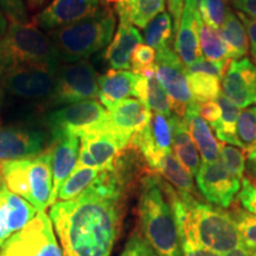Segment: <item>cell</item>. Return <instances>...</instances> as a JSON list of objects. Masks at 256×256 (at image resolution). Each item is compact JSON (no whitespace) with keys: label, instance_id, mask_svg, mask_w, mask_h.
Returning a JSON list of instances; mask_svg holds the SVG:
<instances>
[{"label":"cell","instance_id":"obj_1","mask_svg":"<svg viewBox=\"0 0 256 256\" xmlns=\"http://www.w3.org/2000/svg\"><path fill=\"white\" fill-rule=\"evenodd\" d=\"M132 160L124 152L81 196L51 206L49 216L63 256H110L122 226Z\"/></svg>","mask_w":256,"mask_h":256},{"label":"cell","instance_id":"obj_2","mask_svg":"<svg viewBox=\"0 0 256 256\" xmlns=\"http://www.w3.org/2000/svg\"><path fill=\"white\" fill-rule=\"evenodd\" d=\"M174 194L176 188L156 174L142 179L138 230L158 256H184L174 208Z\"/></svg>","mask_w":256,"mask_h":256},{"label":"cell","instance_id":"obj_3","mask_svg":"<svg viewBox=\"0 0 256 256\" xmlns=\"http://www.w3.org/2000/svg\"><path fill=\"white\" fill-rule=\"evenodd\" d=\"M174 208L182 226L204 248L226 255L241 243L232 212L176 190Z\"/></svg>","mask_w":256,"mask_h":256},{"label":"cell","instance_id":"obj_4","mask_svg":"<svg viewBox=\"0 0 256 256\" xmlns=\"http://www.w3.org/2000/svg\"><path fill=\"white\" fill-rule=\"evenodd\" d=\"M60 63L49 34L37 25L11 23L0 34V76L26 66L57 69Z\"/></svg>","mask_w":256,"mask_h":256},{"label":"cell","instance_id":"obj_5","mask_svg":"<svg viewBox=\"0 0 256 256\" xmlns=\"http://www.w3.org/2000/svg\"><path fill=\"white\" fill-rule=\"evenodd\" d=\"M115 24L113 10L101 6L96 14L82 20L50 31L49 37L62 63L78 62L88 60L92 54L110 44Z\"/></svg>","mask_w":256,"mask_h":256},{"label":"cell","instance_id":"obj_6","mask_svg":"<svg viewBox=\"0 0 256 256\" xmlns=\"http://www.w3.org/2000/svg\"><path fill=\"white\" fill-rule=\"evenodd\" d=\"M0 174L6 188L24 198L37 211L49 206L52 191V150L31 159L0 162Z\"/></svg>","mask_w":256,"mask_h":256},{"label":"cell","instance_id":"obj_7","mask_svg":"<svg viewBox=\"0 0 256 256\" xmlns=\"http://www.w3.org/2000/svg\"><path fill=\"white\" fill-rule=\"evenodd\" d=\"M44 124L51 142L66 134L80 138L89 133L115 130L108 110L96 100L78 102L50 112L44 116Z\"/></svg>","mask_w":256,"mask_h":256},{"label":"cell","instance_id":"obj_8","mask_svg":"<svg viewBox=\"0 0 256 256\" xmlns=\"http://www.w3.org/2000/svg\"><path fill=\"white\" fill-rule=\"evenodd\" d=\"M98 72L88 60L60 63L46 107L68 106L98 98Z\"/></svg>","mask_w":256,"mask_h":256},{"label":"cell","instance_id":"obj_9","mask_svg":"<svg viewBox=\"0 0 256 256\" xmlns=\"http://www.w3.org/2000/svg\"><path fill=\"white\" fill-rule=\"evenodd\" d=\"M0 256H63L50 216L38 211L23 229L6 241Z\"/></svg>","mask_w":256,"mask_h":256},{"label":"cell","instance_id":"obj_10","mask_svg":"<svg viewBox=\"0 0 256 256\" xmlns=\"http://www.w3.org/2000/svg\"><path fill=\"white\" fill-rule=\"evenodd\" d=\"M156 78L168 94L172 113L184 116L188 106L194 102L188 82V68L170 46L156 51Z\"/></svg>","mask_w":256,"mask_h":256},{"label":"cell","instance_id":"obj_11","mask_svg":"<svg viewBox=\"0 0 256 256\" xmlns=\"http://www.w3.org/2000/svg\"><path fill=\"white\" fill-rule=\"evenodd\" d=\"M174 113L171 116L152 113L150 122L130 139V147L140 153L148 168L154 171L168 153L172 152Z\"/></svg>","mask_w":256,"mask_h":256},{"label":"cell","instance_id":"obj_12","mask_svg":"<svg viewBox=\"0 0 256 256\" xmlns=\"http://www.w3.org/2000/svg\"><path fill=\"white\" fill-rule=\"evenodd\" d=\"M130 142L115 130H104L80 136V153L76 166L110 170L126 151Z\"/></svg>","mask_w":256,"mask_h":256},{"label":"cell","instance_id":"obj_13","mask_svg":"<svg viewBox=\"0 0 256 256\" xmlns=\"http://www.w3.org/2000/svg\"><path fill=\"white\" fill-rule=\"evenodd\" d=\"M196 182L206 200L222 209L232 206L242 186V180L235 177L220 160L203 162L196 174Z\"/></svg>","mask_w":256,"mask_h":256},{"label":"cell","instance_id":"obj_14","mask_svg":"<svg viewBox=\"0 0 256 256\" xmlns=\"http://www.w3.org/2000/svg\"><path fill=\"white\" fill-rule=\"evenodd\" d=\"M56 70L40 66L14 69L0 76V86L2 90L18 98L48 100L55 86Z\"/></svg>","mask_w":256,"mask_h":256},{"label":"cell","instance_id":"obj_15","mask_svg":"<svg viewBox=\"0 0 256 256\" xmlns=\"http://www.w3.org/2000/svg\"><path fill=\"white\" fill-rule=\"evenodd\" d=\"M49 139L46 130L36 128L0 127V162L34 158L46 151Z\"/></svg>","mask_w":256,"mask_h":256},{"label":"cell","instance_id":"obj_16","mask_svg":"<svg viewBox=\"0 0 256 256\" xmlns=\"http://www.w3.org/2000/svg\"><path fill=\"white\" fill-rule=\"evenodd\" d=\"M222 94L238 108L256 104V64L248 57L232 60L222 80Z\"/></svg>","mask_w":256,"mask_h":256},{"label":"cell","instance_id":"obj_17","mask_svg":"<svg viewBox=\"0 0 256 256\" xmlns=\"http://www.w3.org/2000/svg\"><path fill=\"white\" fill-rule=\"evenodd\" d=\"M101 6V0H52L34 22L40 28L50 32L96 14Z\"/></svg>","mask_w":256,"mask_h":256},{"label":"cell","instance_id":"obj_18","mask_svg":"<svg viewBox=\"0 0 256 256\" xmlns=\"http://www.w3.org/2000/svg\"><path fill=\"white\" fill-rule=\"evenodd\" d=\"M202 18L198 12L197 0H185L180 24L174 38L176 54L188 68L202 57L200 44V28Z\"/></svg>","mask_w":256,"mask_h":256},{"label":"cell","instance_id":"obj_19","mask_svg":"<svg viewBox=\"0 0 256 256\" xmlns=\"http://www.w3.org/2000/svg\"><path fill=\"white\" fill-rule=\"evenodd\" d=\"M38 211L24 198L8 188L0 191V249L8 238L24 228Z\"/></svg>","mask_w":256,"mask_h":256},{"label":"cell","instance_id":"obj_20","mask_svg":"<svg viewBox=\"0 0 256 256\" xmlns=\"http://www.w3.org/2000/svg\"><path fill=\"white\" fill-rule=\"evenodd\" d=\"M115 132L130 142L134 134L140 132L152 116L148 107L136 98H130L107 108Z\"/></svg>","mask_w":256,"mask_h":256},{"label":"cell","instance_id":"obj_21","mask_svg":"<svg viewBox=\"0 0 256 256\" xmlns=\"http://www.w3.org/2000/svg\"><path fill=\"white\" fill-rule=\"evenodd\" d=\"M52 150V191L49 206L57 202L60 185L75 168L80 153V138L66 134L51 142Z\"/></svg>","mask_w":256,"mask_h":256},{"label":"cell","instance_id":"obj_22","mask_svg":"<svg viewBox=\"0 0 256 256\" xmlns=\"http://www.w3.org/2000/svg\"><path fill=\"white\" fill-rule=\"evenodd\" d=\"M142 36L138 28L130 23V18L120 16L119 26L104 55L110 68L113 70L130 69L133 51L139 44H142Z\"/></svg>","mask_w":256,"mask_h":256},{"label":"cell","instance_id":"obj_23","mask_svg":"<svg viewBox=\"0 0 256 256\" xmlns=\"http://www.w3.org/2000/svg\"><path fill=\"white\" fill-rule=\"evenodd\" d=\"M184 119L186 121L188 132L194 140L197 150L200 152L203 162H214L220 159V151L222 144H220L214 136L209 124L200 115V104L191 102L185 110Z\"/></svg>","mask_w":256,"mask_h":256},{"label":"cell","instance_id":"obj_24","mask_svg":"<svg viewBox=\"0 0 256 256\" xmlns=\"http://www.w3.org/2000/svg\"><path fill=\"white\" fill-rule=\"evenodd\" d=\"M139 75L128 70H113L98 78V100L106 110L114 104L136 98V86Z\"/></svg>","mask_w":256,"mask_h":256},{"label":"cell","instance_id":"obj_25","mask_svg":"<svg viewBox=\"0 0 256 256\" xmlns=\"http://www.w3.org/2000/svg\"><path fill=\"white\" fill-rule=\"evenodd\" d=\"M172 152L184 168L191 176H196L200 168V156L194 140L188 132V127L184 116L174 114V130Z\"/></svg>","mask_w":256,"mask_h":256},{"label":"cell","instance_id":"obj_26","mask_svg":"<svg viewBox=\"0 0 256 256\" xmlns=\"http://www.w3.org/2000/svg\"><path fill=\"white\" fill-rule=\"evenodd\" d=\"M153 174L160 176L178 192L190 194V196L196 198L198 197L192 176L179 162V160L176 158L174 152L168 153L164 158L160 160V162L154 171H153Z\"/></svg>","mask_w":256,"mask_h":256},{"label":"cell","instance_id":"obj_27","mask_svg":"<svg viewBox=\"0 0 256 256\" xmlns=\"http://www.w3.org/2000/svg\"><path fill=\"white\" fill-rule=\"evenodd\" d=\"M220 34L228 48L230 60H241L247 55L249 50L247 30L238 16L234 14L230 8Z\"/></svg>","mask_w":256,"mask_h":256},{"label":"cell","instance_id":"obj_28","mask_svg":"<svg viewBox=\"0 0 256 256\" xmlns=\"http://www.w3.org/2000/svg\"><path fill=\"white\" fill-rule=\"evenodd\" d=\"M115 11L118 16L130 18V23L138 28H145L156 16L165 11V0H128L116 2Z\"/></svg>","mask_w":256,"mask_h":256},{"label":"cell","instance_id":"obj_29","mask_svg":"<svg viewBox=\"0 0 256 256\" xmlns=\"http://www.w3.org/2000/svg\"><path fill=\"white\" fill-rule=\"evenodd\" d=\"M218 104L220 106V110H222V116L216 124H211V128L215 130L217 139L222 142L241 147L238 139V107L230 98L224 96L222 92L218 96Z\"/></svg>","mask_w":256,"mask_h":256},{"label":"cell","instance_id":"obj_30","mask_svg":"<svg viewBox=\"0 0 256 256\" xmlns=\"http://www.w3.org/2000/svg\"><path fill=\"white\" fill-rule=\"evenodd\" d=\"M101 171L84 166H75L74 171L69 177L60 185L58 194H57V202L72 200L84 192L90 186Z\"/></svg>","mask_w":256,"mask_h":256},{"label":"cell","instance_id":"obj_31","mask_svg":"<svg viewBox=\"0 0 256 256\" xmlns=\"http://www.w3.org/2000/svg\"><path fill=\"white\" fill-rule=\"evenodd\" d=\"M144 30L145 43L156 51L170 46V43L174 40V23L171 16L166 11L156 16Z\"/></svg>","mask_w":256,"mask_h":256},{"label":"cell","instance_id":"obj_32","mask_svg":"<svg viewBox=\"0 0 256 256\" xmlns=\"http://www.w3.org/2000/svg\"><path fill=\"white\" fill-rule=\"evenodd\" d=\"M188 82L192 98L198 104L215 101L220 95V80L204 72H188Z\"/></svg>","mask_w":256,"mask_h":256},{"label":"cell","instance_id":"obj_33","mask_svg":"<svg viewBox=\"0 0 256 256\" xmlns=\"http://www.w3.org/2000/svg\"><path fill=\"white\" fill-rule=\"evenodd\" d=\"M200 50L206 60L214 62L230 60L229 51L220 31L214 30L202 22L200 28Z\"/></svg>","mask_w":256,"mask_h":256},{"label":"cell","instance_id":"obj_34","mask_svg":"<svg viewBox=\"0 0 256 256\" xmlns=\"http://www.w3.org/2000/svg\"><path fill=\"white\" fill-rule=\"evenodd\" d=\"M238 139L242 151L249 152L256 147V107H248L240 112Z\"/></svg>","mask_w":256,"mask_h":256},{"label":"cell","instance_id":"obj_35","mask_svg":"<svg viewBox=\"0 0 256 256\" xmlns=\"http://www.w3.org/2000/svg\"><path fill=\"white\" fill-rule=\"evenodd\" d=\"M197 5L202 22L206 26L220 31L229 10L226 0H197Z\"/></svg>","mask_w":256,"mask_h":256},{"label":"cell","instance_id":"obj_36","mask_svg":"<svg viewBox=\"0 0 256 256\" xmlns=\"http://www.w3.org/2000/svg\"><path fill=\"white\" fill-rule=\"evenodd\" d=\"M148 80V90H147V102L146 106L152 113H158L171 116L172 108L171 102L164 88L162 87L158 78H156V72L152 76L147 78Z\"/></svg>","mask_w":256,"mask_h":256},{"label":"cell","instance_id":"obj_37","mask_svg":"<svg viewBox=\"0 0 256 256\" xmlns=\"http://www.w3.org/2000/svg\"><path fill=\"white\" fill-rule=\"evenodd\" d=\"M232 215L243 244L256 249V216L241 208H234Z\"/></svg>","mask_w":256,"mask_h":256},{"label":"cell","instance_id":"obj_38","mask_svg":"<svg viewBox=\"0 0 256 256\" xmlns=\"http://www.w3.org/2000/svg\"><path fill=\"white\" fill-rule=\"evenodd\" d=\"M220 160L235 177L242 180L244 177L246 160H247L244 151L235 146L222 145L220 151Z\"/></svg>","mask_w":256,"mask_h":256},{"label":"cell","instance_id":"obj_39","mask_svg":"<svg viewBox=\"0 0 256 256\" xmlns=\"http://www.w3.org/2000/svg\"><path fill=\"white\" fill-rule=\"evenodd\" d=\"M156 51L147 44H139L133 51L130 57V68L132 72L136 75H142L146 70L153 68L156 66Z\"/></svg>","mask_w":256,"mask_h":256},{"label":"cell","instance_id":"obj_40","mask_svg":"<svg viewBox=\"0 0 256 256\" xmlns=\"http://www.w3.org/2000/svg\"><path fill=\"white\" fill-rule=\"evenodd\" d=\"M121 256H158L153 248L148 244L145 238L142 235L139 230H134L130 238L127 240L126 244Z\"/></svg>","mask_w":256,"mask_h":256},{"label":"cell","instance_id":"obj_41","mask_svg":"<svg viewBox=\"0 0 256 256\" xmlns=\"http://www.w3.org/2000/svg\"><path fill=\"white\" fill-rule=\"evenodd\" d=\"M232 60H220V62H214V60H206V57H200L196 62L188 66V72H204L208 75H212L223 80L226 70L229 68V64Z\"/></svg>","mask_w":256,"mask_h":256},{"label":"cell","instance_id":"obj_42","mask_svg":"<svg viewBox=\"0 0 256 256\" xmlns=\"http://www.w3.org/2000/svg\"><path fill=\"white\" fill-rule=\"evenodd\" d=\"M238 200L243 209L256 216V180L243 177Z\"/></svg>","mask_w":256,"mask_h":256},{"label":"cell","instance_id":"obj_43","mask_svg":"<svg viewBox=\"0 0 256 256\" xmlns=\"http://www.w3.org/2000/svg\"><path fill=\"white\" fill-rule=\"evenodd\" d=\"M0 8L11 23H28L23 0H0Z\"/></svg>","mask_w":256,"mask_h":256},{"label":"cell","instance_id":"obj_44","mask_svg":"<svg viewBox=\"0 0 256 256\" xmlns=\"http://www.w3.org/2000/svg\"><path fill=\"white\" fill-rule=\"evenodd\" d=\"M179 232H180L182 248H183L184 256H223L204 248L203 246L194 241L190 234L182 226H179Z\"/></svg>","mask_w":256,"mask_h":256},{"label":"cell","instance_id":"obj_45","mask_svg":"<svg viewBox=\"0 0 256 256\" xmlns=\"http://www.w3.org/2000/svg\"><path fill=\"white\" fill-rule=\"evenodd\" d=\"M200 115L202 119L210 122V124H216L222 116V110L218 101H209L200 104Z\"/></svg>","mask_w":256,"mask_h":256},{"label":"cell","instance_id":"obj_46","mask_svg":"<svg viewBox=\"0 0 256 256\" xmlns=\"http://www.w3.org/2000/svg\"><path fill=\"white\" fill-rule=\"evenodd\" d=\"M238 18L241 19L246 30H247L248 40H249V49H250V55L256 63V18H250L247 16L238 14Z\"/></svg>","mask_w":256,"mask_h":256},{"label":"cell","instance_id":"obj_47","mask_svg":"<svg viewBox=\"0 0 256 256\" xmlns=\"http://www.w3.org/2000/svg\"><path fill=\"white\" fill-rule=\"evenodd\" d=\"M185 0H168V12L172 18V23H174V34L177 32L179 24H180L182 14H183Z\"/></svg>","mask_w":256,"mask_h":256},{"label":"cell","instance_id":"obj_48","mask_svg":"<svg viewBox=\"0 0 256 256\" xmlns=\"http://www.w3.org/2000/svg\"><path fill=\"white\" fill-rule=\"evenodd\" d=\"M234 8L238 10L240 14L250 18H256V0H230Z\"/></svg>","mask_w":256,"mask_h":256},{"label":"cell","instance_id":"obj_49","mask_svg":"<svg viewBox=\"0 0 256 256\" xmlns=\"http://www.w3.org/2000/svg\"><path fill=\"white\" fill-rule=\"evenodd\" d=\"M226 256H256V249H252L241 242L235 249L229 252Z\"/></svg>","mask_w":256,"mask_h":256},{"label":"cell","instance_id":"obj_50","mask_svg":"<svg viewBox=\"0 0 256 256\" xmlns=\"http://www.w3.org/2000/svg\"><path fill=\"white\" fill-rule=\"evenodd\" d=\"M246 168L248 170L249 174L256 180V147L248 152L247 160H246Z\"/></svg>","mask_w":256,"mask_h":256},{"label":"cell","instance_id":"obj_51","mask_svg":"<svg viewBox=\"0 0 256 256\" xmlns=\"http://www.w3.org/2000/svg\"><path fill=\"white\" fill-rule=\"evenodd\" d=\"M28 5L34 8H38V6L43 5L44 2H46V0H28Z\"/></svg>","mask_w":256,"mask_h":256},{"label":"cell","instance_id":"obj_52","mask_svg":"<svg viewBox=\"0 0 256 256\" xmlns=\"http://www.w3.org/2000/svg\"><path fill=\"white\" fill-rule=\"evenodd\" d=\"M5 28H6V25H5V20H4V18L2 17V16H0V34H2V32L5 31Z\"/></svg>","mask_w":256,"mask_h":256},{"label":"cell","instance_id":"obj_53","mask_svg":"<svg viewBox=\"0 0 256 256\" xmlns=\"http://www.w3.org/2000/svg\"><path fill=\"white\" fill-rule=\"evenodd\" d=\"M2 101H4V90H2V86H0V108H2Z\"/></svg>","mask_w":256,"mask_h":256},{"label":"cell","instance_id":"obj_54","mask_svg":"<svg viewBox=\"0 0 256 256\" xmlns=\"http://www.w3.org/2000/svg\"><path fill=\"white\" fill-rule=\"evenodd\" d=\"M4 188H6V186H5V184H4V180H2V174H0V191L4 190Z\"/></svg>","mask_w":256,"mask_h":256},{"label":"cell","instance_id":"obj_55","mask_svg":"<svg viewBox=\"0 0 256 256\" xmlns=\"http://www.w3.org/2000/svg\"><path fill=\"white\" fill-rule=\"evenodd\" d=\"M106 2H108V4H112V2H114V4H116L118 0H104Z\"/></svg>","mask_w":256,"mask_h":256}]
</instances>
